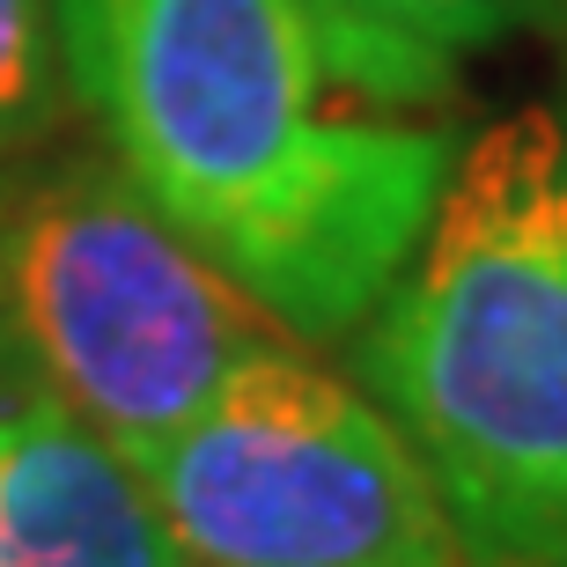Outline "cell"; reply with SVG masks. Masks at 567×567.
Wrapping results in <instances>:
<instances>
[{"mask_svg": "<svg viewBox=\"0 0 567 567\" xmlns=\"http://www.w3.org/2000/svg\"><path fill=\"white\" fill-rule=\"evenodd\" d=\"M52 44L133 192L302 347L369 324L464 147L457 60L324 0H52Z\"/></svg>", "mask_w": 567, "mask_h": 567, "instance_id": "1", "label": "cell"}, {"mask_svg": "<svg viewBox=\"0 0 567 567\" xmlns=\"http://www.w3.org/2000/svg\"><path fill=\"white\" fill-rule=\"evenodd\" d=\"M0 567H192L133 457L30 377L0 399Z\"/></svg>", "mask_w": 567, "mask_h": 567, "instance_id": "5", "label": "cell"}, {"mask_svg": "<svg viewBox=\"0 0 567 567\" xmlns=\"http://www.w3.org/2000/svg\"><path fill=\"white\" fill-rule=\"evenodd\" d=\"M274 339L288 332L111 155L0 163V347L133 464Z\"/></svg>", "mask_w": 567, "mask_h": 567, "instance_id": "3", "label": "cell"}, {"mask_svg": "<svg viewBox=\"0 0 567 567\" xmlns=\"http://www.w3.org/2000/svg\"><path fill=\"white\" fill-rule=\"evenodd\" d=\"M354 369L405 427L472 567H567V126L508 111L457 147Z\"/></svg>", "mask_w": 567, "mask_h": 567, "instance_id": "2", "label": "cell"}, {"mask_svg": "<svg viewBox=\"0 0 567 567\" xmlns=\"http://www.w3.org/2000/svg\"><path fill=\"white\" fill-rule=\"evenodd\" d=\"M339 22H354L369 38L413 44V52H435V60H464L480 44L508 38L516 22H530L546 0H324Z\"/></svg>", "mask_w": 567, "mask_h": 567, "instance_id": "7", "label": "cell"}, {"mask_svg": "<svg viewBox=\"0 0 567 567\" xmlns=\"http://www.w3.org/2000/svg\"><path fill=\"white\" fill-rule=\"evenodd\" d=\"M133 472L192 567H472L405 427L302 339L236 361Z\"/></svg>", "mask_w": 567, "mask_h": 567, "instance_id": "4", "label": "cell"}, {"mask_svg": "<svg viewBox=\"0 0 567 567\" xmlns=\"http://www.w3.org/2000/svg\"><path fill=\"white\" fill-rule=\"evenodd\" d=\"M22 383V369H16V354H8V347H0V399H8V391H16Z\"/></svg>", "mask_w": 567, "mask_h": 567, "instance_id": "8", "label": "cell"}, {"mask_svg": "<svg viewBox=\"0 0 567 567\" xmlns=\"http://www.w3.org/2000/svg\"><path fill=\"white\" fill-rule=\"evenodd\" d=\"M60 44L52 0H0V163L30 155L60 126Z\"/></svg>", "mask_w": 567, "mask_h": 567, "instance_id": "6", "label": "cell"}]
</instances>
